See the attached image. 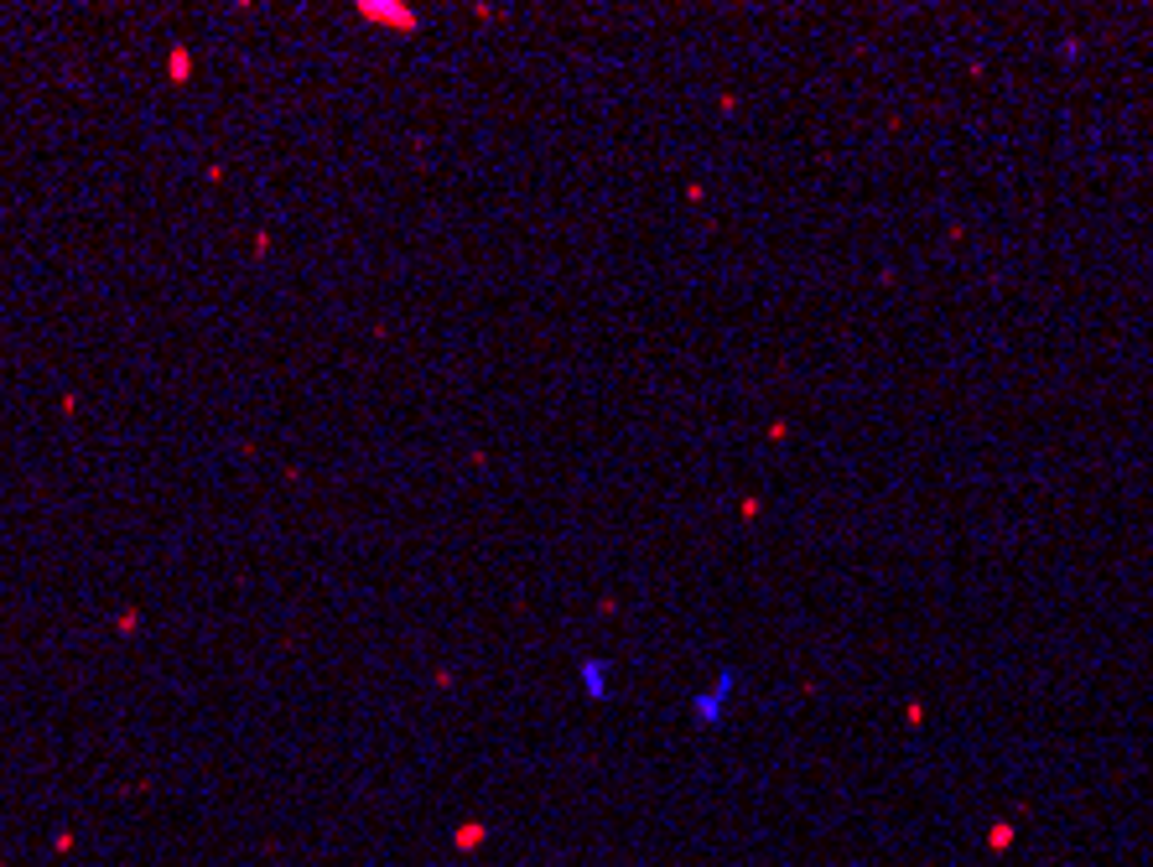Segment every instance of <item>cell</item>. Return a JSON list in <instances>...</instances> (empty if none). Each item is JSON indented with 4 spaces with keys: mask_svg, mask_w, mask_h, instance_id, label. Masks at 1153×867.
Segmentation results:
<instances>
[{
    "mask_svg": "<svg viewBox=\"0 0 1153 867\" xmlns=\"http://www.w3.org/2000/svg\"><path fill=\"white\" fill-rule=\"evenodd\" d=\"M738 691H743V676H738V670H717V680L702 686V691L691 696V717H697V727H717V722H723Z\"/></svg>",
    "mask_w": 1153,
    "mask_h": 867,
    "instance_id": "6da1fadb",
    "label": "cell"
},
{
    "mask_svg": "<svg viewBox=\"0 0 1153 867\" xmlns=\"http://www.w3.org/2000/svg\"><path fill=\"white\" fill-rule=\"evenodd\" d=\"M577 680H582V691H588L592 702H609L613 696V659H582L577 665Z\"/></svg>",
    "mask_w": 1153,
    "mask_h": 867,
    "instance_id": "7a4b0ae2",
    "label": "cell"
},
{
    "mask_svg": "<svg viewBox=\"0 0 1153 867\" xmlns=\"http://www.w3.org/2000/svg\"><path fill=\"white\" fill-rule=\"evenodd\" d=\"M359 16L375 26H401V32H411L416 26V11H405V5H385V0H364L359 5Z\"/></svg>",
    "mask_w": 1153,
    "mask_h": 867,
    "instance_id": "3957f363",
    "label": "cell"
}]
</instances>
